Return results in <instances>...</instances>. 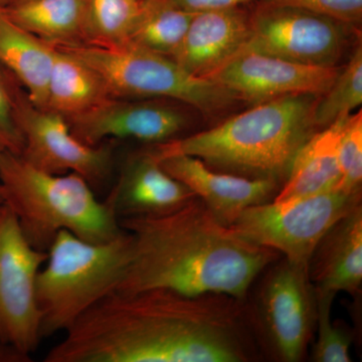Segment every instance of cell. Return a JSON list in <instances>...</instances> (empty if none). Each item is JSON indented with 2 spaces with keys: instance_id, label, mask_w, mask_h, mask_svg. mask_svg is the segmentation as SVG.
<instances>
[{
  "instance_id": "cell-1",
  "label": "cell",
  "mask_w": 362,
  "mask_h": 362,
  "mask_svg": "<svg viewBox=\"0 0 362 362\" xmlns=\"http://www.w3.org/2000/svg\"><path fill=\"white\" fill-rule=\"evenodd\" d=\"M45 362H247L245 302L166 289L115 291L65 331Z\"/></svg>"
},
{
  "instance_id": "cell-2",
  "label": "cell",
  "mask_w": 362,
  "mask_h": 362,
  "mask_svg": "<svg viewBox=\"0 0 362 362\" xmlns=\"http://www.w3.org/2000/svg\"><path fill=\"white\" fill-rule=\"evenodd\" d=\"M120 226L129 233L131 249L117 291L166 289L246 302L255 279L280 257L223 225L197 197L175 211Z\"/></svg>"
},
{
  "instance_id": "cell-3",
  "label": "cell",
  "mask_w": 362,
  "mask_h": 362,
  "mask_svg": "<svg viewBox=\"0 0 362 362\" xmlns=\"http://www.w3.org/2000/svg\"><path fill=\"white\" fill-rule=\"evenodd\" d=\"M318 99L309 94L276 98L211 129L147 147L158 160L194 156L213 169L278 182L286 180L298 151L319 131L314 117Z\"/></svg>"
},
{
  "instance_id": "cell-4",
  "label": "cell",
  "mask_w": 362,
  "mask_h": 362,
  "mask_svg": "<svg viewBox=\"0 0 362 362\" xmlns=\"http://www.w3.org/2000/svg\"><path fill=\"white\" fill-rule=\"evenodd\" d=\"M0 187L26 240L40 251L47 252L63 230L92 243L108 242L123 232L111 209L77 173H45L4 150L0 153Z\"/></svg>"
},
{
  "instance_id": "cell-5",
  "label": "cell",
  "mask_w": 362,
  "mask_h": 362,
  "mask_svg": "<svg viewBox=\"0 0 362 362\" xmlns=\"http://www.w3.org/2000/svg\"><path fill=\"white\" fill-rule=\"evenodd\" d=\"M129 233L104 243L59 232L37 279L42 337L65 332L90 307L117 291L130 259Z\"/></svg>"
},
{
  "instance_id": "cell-6",
  "label": "cell",
  "mask_w": 362,
  "mask_h": 362,
  "mask_svg": "<svg viewBox=\"0 0 362 362\" xmlns=\"http://www.w3.org/2000/svg\"><path fill=\"white\" fill-rule=\"evenodd\" d=\"M95 69L114 98H158L214 115L240 101L218 83L194 77L168 57L127 42L117 47H61Z\"/></svg>"
},
{
  "instance_id": "cell-7",
  "label": "cell",
  "mask_w": 362,
  "mask_h": 362,
  "mask_svg": "<svg viewBox=\"0 0 362 362\" xmlns=\"http://www.w3.org/2000/svg\"><path fill=\"white\" fill-rule=\"evenodd\" d=\"M359 204L361 192L332 189L294 201L247 207L230 228L252 244L274 250L288 261L308 268L323 235Z\"/></svg>"
},
{
  "instance_id": "cell-8",
  "label": "cell",
  "mask_w": 362,
  "mask_h": 362,
  "mask_svg": "<svg viewBox=\"0 0 362 362\" xmlns=\"http://www.w3.org/2000/svg\"><path fill=\"white\" fill-rule=\"evenodd\" d=\"M47 257L28 242L13 211L0 206V342L28 361L42 339L35 289Z\"/></svg>"
},
{
  "instance_id": "cell-9",
  "label": "cell",
  "mask_w": 362,
  "mask_h": 362,
  "mask_svg": "<svg viewBox=\"0 0 362 362\" xmlns=\"http://www.w3.org/2000/svg\"><path fill=\"white\" fill-rule=\"evenodd\" d=\"M251 35L242 52L317 66H337L351 26L323 14L263 0L250 14Z\"/></svg>"
},
{
  "instance_id": "cell-10",
  "label": "cell",
  "mask_w": 362,
  "mask_h": 362,
  "mask_svg": "<svg viewBox=\"0 0 362 362\" xmlns=\"http://www.w3.org/2000/svg\"><path fill=\"white\" fill-rule=\"evenodd\" d=\"M256 322L277 361L303 358L316 326V294L307 267L285 258L272 267L257 295Z\"/></svg>"
},
{
  "instance_id": "cell-11",
  "label": "cell",
  "mask_w": 362,
  "mask_h": 362,
  "mask_svg": "<svg viewBox=\"0 0 362 362\" xmlns=\"http://www.w3.org/2000/svg\"><path fill=\"white\" fill-rule=\"evenodd\" d=\"M18 123L23 140L20 156L33 168L54 175L77 173L93 188L110 175L115 160L113 142L97 146L81 142L63 116L35 106L26 93L18 106Z\"/></svg>"
},
{
  "instance_id": "cell-12",
  "label": "cell",
  "mask_w": 362,
  "mask_h": 362,
  "mask_svg": "<svg viewBox=\"0 0 362 362\" xmlns=\"http://www.w3.org/2000/svg\"><path fill=\"white\" fill-rule=\"evenodd\" d=\"M180 102L158 98H111L95 108L66 119L71 132L90 146L117 139L146 145L180 138L189 118Z\"/></svg>"
},
{
  "instance_id": "cell-13",
  "label": "cell",
  "mask_w": 362,
  "mask_h": 362,
  "mask_svg": "<svg viewBox=\"0 0 362 362\" xmlns=\"http://www.w3.org/2000/svg\"><path fill=\"white\" fill-rule=\"evenodd\" d=\"M341 69L293 63L254 52H240L209 78L239 100L257 105L287 95L321 97Z\"/></svg>"
},
{
  "instance_id": "cell-14",
  "label": "cell",
  "mask_w": 362,
  "mask_h": 362,
  "mask_svg": "<svg viewBox=\"0 0 362 362\" xmlns=\"http://www.w3.org/2000/svg\"><path fill=\"white\" fill-rule=\"evenodd\" d=\"M195 194L162 168L148 147L127 157L105 204L117 220L159 216L192 201Z\"/></svg>"
},
{
  "instance_id": "cell-15",
  "label": "cell",
  "mask_w": 362,
  "mask_h": 362,
  "mask_svg": "<svg viewBox=\"0 0 362 362\" xmlns=\"http://www.w3.org/2000/svg\"><path fill=\"white\" fill-rule=\"evenodd\" d=\"M250 14L245 6L195 13L170 59L189 75L209 80L246 47Z\"/></svg>"
},
{
  "instance_id": "cell-16",
  "label": "cell",
  "mask_w": 362,
  "mask_h": 362,
  "mask_svg": "<svg viewBox=\"0 0 362 362\" xmlns=\"http://www.w3.org/2000/svg\"><path fill=\"white\" fill-rule=\"evenodd\" d=\"M159 162L228 226L247 207L273 201L279 190L277 181L218 173L194 156H173Z\"/></svg>"
},
{
  "instance_id": "cell-17",
  "label": "cell",
  "mask_w": 362,
  "mask_h": 362,
  "mask_svg": "<svg viewBox=\"0 0 362 362\" xmlns=\"http://www.w3.org/2000/svg\"><path fill=\"white\" fill-rule=\"evenodd\" d=\"M308 275L316 293H361L362 282V206L337 221L312 254Z\"/></svg>"
},
{
  "instance_id": "cell-18",
  "label": "cell",
  "mask_w": 362,
  "mask_h": 362,
  "mask_svg": "<svg viewBox=\"0 0 362 362\" xmlns=\"http://www.w3.org/2000/svg\"><path fill=\"white\" fill-rule=\"evenodd\" d=\"M349 116L317 131L305 143L293 160L284 185L272 202L294 201L337 188L341 177L338 162L339 143Z\"/></svg>"
},
{
  "instance_id": "cell-19",
  "label": "cell",
  "mask_w": 362,
  "mask_h": 362,
  "mask_svg": "<svg viewBox=\"0 0 362 362\" xmlns=\"http://www.w3.org/2000/svg\"><path fill=\"white\" fill-rule=\"evenodd\" d=\"M56 47L16 25L0 11V63L18 81L28 99L45 109Z\"/></svg>"
},
{
  "instance_id": "cell-20",
  "label": "cell",
  "mask_w": 362,
  "mask_h": 362,
  "mask_svg": "<svg viewBox=\"0 0 362 362\" xmlns=\"http://www.w3.org/2000/svg\"><path fill=\"white\" fill-rule=\"evenodd\" d=\"M89 0H30L0 9L26 32L56 47L88 44Z\"/></svg>"
},
{
  "instance_id": "cell-21",
  "label": "cell",
  "mask_w": 362,
  "mask_h": 362,
  "mask_svg": "<svg viewBox=\"0 0 362 362\" xmlns=\"http://www.w3.org/2000/svg\"><path fill=\"white\" fill-rule=\"evenodd\" d=\"M112 96L104 78L93 66L66 49L56 47L47 88V110L78 115Z\"/></svg>"
},
{
  "instance_id": "cell-22",
  "label": "cell",
  "mask_w": 362,
  "mask_h": 362,
  "mask_svg": "<svg viewBox=\"0 0 362 362\" xmlns=\"http://www.w3.org/2000/svg\"><path fill=\"white\" fill-rule=\"evenodd\" d=\"M194 16L171 0H143L139 20L128 42L171 58Z\"/></svg>"
},
{
  "instance_id": "cell-23",
  "label": "cell",
  "mask_w": 362,
  "mask_h": 362,
  "mask_svg": "<svg viewBox=\"0 0 362 362\" xmlns=\"http://www.w3.org/2000/svg\"><path fill=\"white\" fill-rule=\"evenodd\" d=\"M143 0H89L88 44L117 47L129 42Z\"/></svg>"
},
{
  "instance_id": "cell-24",
  "label": "cell",
  "mask_w": 362,
  "mask_h": 362,
  "mask_svg": "<svg viewBox=\"0 0 362 362\" xmlns=\"http://www.w3.org/2000/svg\"><path fill=\"white\" fill-rule=\"evenodd\" d=\"M361 103L362 47L359 44L330 89L319 97L314 114L317 127L324 129L338 119L351 115Z\"/></svg>"
},
{
  "instance_id": "cell-25",
  "label": "cell",
  "mask_w": 362,
  "mask_h": 362,
  "mask_svg": "<svg viewBox=\"0 0 362 362\" xmlns=\"http://www.w3.org/2000/svg\"><path fill=\"white\" fill-rule=\"evenodd\" d=\"M316 326L318 338L313 349L316 362H350L351 333L331 321V308L337 295L316 293Z\"/></svg>"
},
{
  "instance_id": "cell-26",
  "label": "cell",
  "mask_w": 362,
  "mask_h": 362,
  "mask_svg": "<svg viewBox=\"0 0 362 362\" xmlns=\"http://www.w3.org/2000/svg\"><path fill=\"white\" fill-rule=\"evenodd\" d=\"M340 177L335 189L349 194L361 192L362 112L350 115L345 124L338 151Z\"/></svg>"
},
{
  "instance_id": "cell-27",
  "label": "cell",
  "mask_w": 362,
  "mask_h": 362,
  "mask_svg": "<svg viewBox=\"0 0 362 362\" xmlns=\"http://www.w3.org/2000/svg\"><path fill=\"white\" fill-rule=\"evenodd\" d=\"M25 94V90L18 81L0 63V136L9 151L16 154H21L23 148L18 111Z\"/></svg>"
},
{
  "instance_id": "cell-28",
  "label": "cell",
  "mask_w": 362,
  "mask_h": 362,
  "mask_svg": "<svg viewBox=\"0 0 362 362\" xmlns=\"http://www.w3.org/2000/svg\"><path fill=\"white\" fill-rule=\"evenodd\" d=\"M270 1L297 6L323 14L351 28H358L361 25L362 0H270Z\"/></svg>"
},
{
  "instance_id": "cell-29",
  "label": "cell",
  "mask_w": 362,
  "mask_h": 362,
  "mask_svg": "<svg viewBox=\"0 0 362 362\" xmlns=\"http://www.w3.org/2000/svg\"><path fill=\"white\" fill-rule=\"evenodd\" d=\"M171 1L185 11L197 13L214 11V9L246 6L247 4L263 1V0H171Z\"/></svg>"
},
{
  "instance_id": "cell-30",
  "label": "cell",
  "mask_w": 362,
  "mask_h": 362,
  "mask_svg": "<svg viewBox=\"0 0 362 362\" xmlns=\"http://www.w3.org/2000/svg\"><path fill=\"white\" fill-rule=\"evenodd\" d=\"M0 362H28L11 347L0 342Z\"/></svg>"
},
{
  "instance_id": "cell-31",
  "label": "cell",
  "mask_w": 362,
  "mask_h": 362,
  "mask_svg": "<svg viewBox=\"0 0 362 362\" xmlns=\"http://www.w3.org/2000/svg\"><path fill=\"white\" fill-rule=\"evenodd\" d=\"M28 1H30V0H0V9L18 6V4H25V2Z\"/></svg>"
},
{
  "instance_id": "cell-32",
  "label": "cell",
  "mask_w": 362,
  "mask_h": 362,
  "mask_svg": "<svg viewBox=\"0 0 362 362\" xmlns=\"http://www.w3.org/2000/svg\"><path fill=\"white\" fill-rule=\"evenodd\" d=\"M4 150H8V148H7L6 142H4V140L2 139L1 136H0V153L4 151Z\"/></svg>"
},
{
  "instance_id": "cell-33",
  "label": "cell",
  "mask_w": 362,
  "mask_h": 362,
  "mask_svg": "<svg viewBox=\"0 0 362 362\" xmlns=\"http://www.w3.org/2000/svg\"><path fill=\"white\" fill-rule=\"evenodd\" d=\"M4 192H2V188L0 187V206H4Z\"/></svg>"
}]
</instances>
